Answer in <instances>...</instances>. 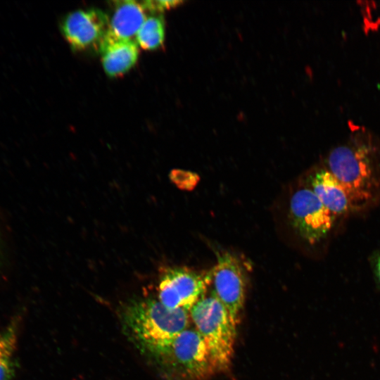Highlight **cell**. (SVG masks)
Instances as JSON below:
<instances>
[{
    "label": "cell",
    "mask_w": 380,
    "mask_h": 380,
    "mask_svg": "<svg viewBox=\"0 0 380 380\" xmlns=\"http://www.w3.org/2000/svg\"><path fill=\"white\" fill-rule=\"evenodd\" d=\"M208 272L209 294L224 305L237 325L246 294V276L241 265L229 253H223L217 256L216 265Z\"/></svg>",
    "instance_id": "obj_6"
},
{
    "label": "cell",
    "mask_w": 380,
    "mask_h": 380,
    "mask_svg": "<svg viewBox=\"0 0 380 380\" xmlns=\"http://www.w3.org/2000/svg\"><path fill=\"white\" fill-rule=\"evenodd\" d=\"M289 217L296 233L311 245L329 233L336 219L310 188H302L293 193Z\"/></svg>",
    "instance_id": "obj_5"
},
{
    "label": "cell",
    "mask_w": 380,
    "mask_h": 380,
    "mask_svg": "<svg viewBox=\"0 0 380 380\" xmlns=\"http://www.w3.org/2000/svg\"><path fill=\"white\" fill-rule=\"evenodd\" d=\"M165 21L160 15L146 18L136 35V42L144 50L160 48L165 40Z\"/></svg>",
    "instance_id": "obj_12"
},
{
    "label": "cell",
    "mask_w": 380,
    "mask_h": 380,
    "mask_svg": "<svg viewBox=\"0 0 380 380\" xmlns=\"http://www.w3.org/2000/svg\"><path fill=\"white\" fill-rule=\"evenodd\" d=\"M146 11L142 4L135 1H115L108 34L118 39H132L146 19Z\"/></svg>",
    "instance_id": "obj_11"
},
{
    "label": "cell",
    "mask_w": 380,
    "mask_h": 380,
    "mask_svg": "<svg viewBox=\"0 0 380 380\" xmlns=\"http://www.w3.org/2000/svg\"><path fill=\"white\" fill-rule=\"evenodd\" d=\"M310 182V189L336 218L353 212L345 189L328 170L316 172Z\"/></svg>",
    "instance_id": "obj_10"
},
{
    "label": "cell",
    "mask_w": 380,
    "mask_h": 380,
    "mask_svg": "<svg viewBox=\"0 0 380 380\" xmlns=\"http://www.w3.org/2000/svg\"><path fill=\"white\" fill-rule=\"evenodd\" d=\"M209 272L199 273L182 267H167L160 277L158 300L170 310L189 311L206 293Z\"/></svg>",
    "instance_id": "obj_7"
},
{
    "label": "cell",
    "mask_w": 380,
    "mask_h": 380,
    "mask_svg": "<svg viewBox=\"0 0 380 380\" xmlns=\"http://www.w3.org/2000/svg\"><path fill=\"white\" fill-rule=\"evenodd\" d=\"M376 272L379 281H380V256L378 258L376 263Z\"/></svg>",
    "instance_id": "obj_16"
},
{
    "label": "cell",
    "mask_w": 380,
    "mask_h": 380,
    "mask_svg": "<svg viewBox=\"0 0 380 380\" xmlns=\"http://www.w3.org/2000/svg\"><path fill=\"white\" fill-rule=\"evenodd\" d=\"M16 342L17 326L13 322L0 333V380H10L13 375Z\"/></svg>",
    "instance_id": "obj_13"
},
{
    "label": "cell",
    "mask_w": 380,
    "mask_h": 380,
    "mask_svg": "<svg viewBox=\"0 0 380 380\" xmlns=\"http://www.w3.org/2000/svg\"><path fill=\"white\" fill-rule=\"evenodd\" d=\"M61 29L65 39L73 49H99L109 30V18L97 8L77 10L65 17Z\"/></svg>",
    "instance_id": "obj_8"
},
{
    "label": "cell",
    "mask_w": 380,
    "mask_h": 380,
    "mask_svg": "<svg viewBox=\"0 0 380 380\" xmlns=\"http://www.w3.org/2000/svg\"><path fill=\"white\" fill-rule=\"evenodd\" d=\"M328 170L345 189L353 211L362 210L380 198V167L371 146L353 142L334 148Z\"/></svg>",
    "instance_id": "obj_2"
},
{
    "label": "cell",
    "mask_w": 380,
    "mask_h": 380,
    "mask_svg": "<svg viewBox=\"0 0 380 380\" xmlns=\"http://www.w3.org/2000/svg\"><path fill=\"white\" fill-rule=\"evenodd\" d=\"M192 326L154 355L181 380H205L217 372L203 339Z\"/></svg>",
    "instance_id": "obj_4"
},
{
    "label": "cell",
    "mask_w": 380,
    "mask_h": 380,
    "mask_svg": "<svg viewBox=\"0 0 380 380\" xmlns=\"http://www.w3.org/2000/svg\"><path fill=\"white\" fill-rule=\"evenodd\" d=\"M182 1H153L148 0L142 2V5L146 11L152 12H162L182 4Z\"/></svg>",
    "instance_id": "obj_15"
},
{
    "label": "cell",
    "mask_w": 380,
    "mask_h": 380,
    "mask_svg": "<svg viewBox=\"0 0 380 380\" xmlns=\"http://www.w3.org/2000/svg\"><path fill=\"white\" fill-rule=\"evenodd\" d=\"M191 324L206 344L217 372L230 367L236 324L224 305L207 293L189 310Z\"/></svg>",
    "instance_id": "obj_3"
},
{
    "label": "cell",
    "mask_w": 380,
    "mask_h": 380,
    "mask_svg": "<svg viewBox=\"0 0 380 380\" xmlns=\"http://www.w3.org/2000/svg\"><path fill=\"white\" fill-rule=\"evenodd\" d=\"M121 320L137 347L155 355L191 326L189 311L170 310L158 299L139 298L124 305Z\"/></svg>",
    "instance_id": "obj_1"
},
{
    "label": "cell",
    "mask_w": 380,
    "mask_h": 380,
    "mask_svg": "<svg viewBox=\"0 0 380 380\" xmlns=\"http://www.w3.org/2000/svg\"><path fill=\"white\" fill-rule=\"evenodd\" d=\"M170 178L177 187L184 190L193 189L199 181V177L196 174L179 169L172 170L170 173Z\"/></svg>",
    "instance_id": "obj_14"
},
{
    "label": "cell",
    "mask_w": 380,
    "mask_h": 380,
    "mask_svg": "<svg viewBox=\"0 0 380 380\" xmlns=\"http://www.w3.org/2000/svg\"><path fill=\"white\" fill-rule=\"evenodd\" d=\"M99 50L103 70L110 77L125 74L139 58V46L136 41L115 38L108 33Z\"/></svg>",
    "instance_id": "obj_9"
}]
</instances>
